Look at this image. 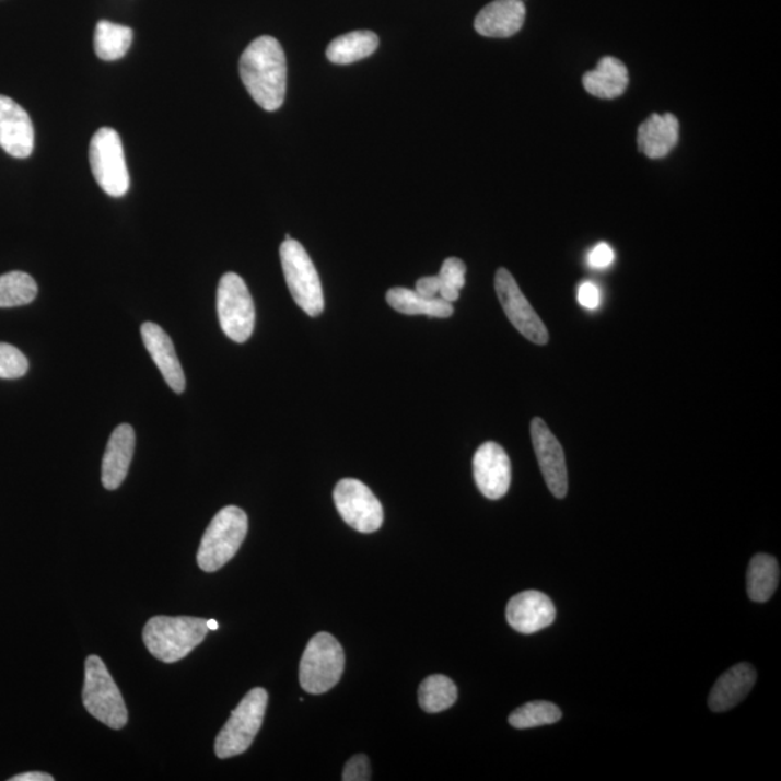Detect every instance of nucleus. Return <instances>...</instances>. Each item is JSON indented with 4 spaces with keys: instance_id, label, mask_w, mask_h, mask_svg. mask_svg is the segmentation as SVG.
Masks as SVG:
<instances>
[{
    "instance_id": "1",
    "label": "nucleus",
    "mask_w": 781,
    "mask_h": 781,
    "mask_svg": "<svg viewBox=\"0 0 781 781\" xmlns=\"http://www.w3.org/2000/svg\"><path fill=\"white\" fill-rule=\"evenodd\" d=\"M242 82L264 110L280 109L287 92V60L281 44L259 37L248 45L240 61Z\"/></svg>"
},
{
    "instance_id": "2",
    "label": "nucleus",
    "mask_w": 781,
    "mask_h": 781,
    "mask_svg": "<svg viewBox=\"0 0 781 781\" xmlns=\"http://www.w3.org/2000/svg\"><path fill=\"white\" fill-rule=\"evenodd\" d=\"M208 619L195 617H154L143 628V643L156 660L179 662L208 636Z\"/></svg>"
},
{
    "instance_id": "3",
    "label": "nucleus",
    "mask_w": 781,
    "mask_h": 781,
    "mask_svg": "<svg viewBox=\"0 0 781 781\" xmlns=\"http://www.w3.org/2000/svg\"><path fill=\"white\" fill-rule=\"evenodd\" d=\"M248 534V515L240 506L229 505L210 521L201 538L197 563L205 572L212 573L231 562Z\"/></svg>"
},
{
    "instance_id": "4",
    "label": "nucleus",
    "mask_w": 781,
    "mask_h": 781,
    "mask_svg": "<svg viewBox=\"0 0 781 781\" xmlns=\"http://www.w3.org/2000/svg\"><path fill=\"white\" fill-rule=\"evenodd\" d=\"M84 667V708L102 724L123 730L128 724V709L106 664L98 655H89Z\"/></svg>"
},
{
    "instance_id": "5",
    "label": "nucleus",
    "mask_w": 781,
    "mask_h": 781,
    "mask_svg": "<svg viewBox=\"0 0 781 781\" xmlns=\"http://www.w3.org/2000/svg\"><path fill=\"white\" fill-rule=\"evenodd\" d=\"M345 671V653L329 632H318L308 641L300 662V685L307 693L329 692Z\"/></svg>"
},
{
    "instance_id": "6",
    "label": "nucleus",
    "mask_w": 781,
    "mask_h": 781,
    "mask_svg": "<svg viewBox=\"0 0 781 781\" xmlns=\"http://www.w3.org/2000/svg\"><path fill=\"white\" fill-rule=\"evenodd\" d=\"M280 258L287 287L295 304L310 317L320 316L325 310V298H323L320 277L307 250L299 241L291 237L282 242Z\"/></svg>"
},
{
    "instance_id": "7",
    "label": "nucleus",
    "mask_w": 781,
    "mask_h": 781,
    "mask_svg": "<svg viewBox=\"0 0 781 781\" xmlns=\"http://www.w3.org/2000/svg\"><path fill=\"white\" fill-rule=\"evenodd\" d=\"M268 693L263 688H255L245 695L231 718L220 731L214 753L222 760L241 756L253 745L267 711Z\"/></svg>"
},
{
    "instance_id": "8",
    "label": "nucleus",
    "mask_w": 781,
    "mask_h": 781,
    "mask_svg": "<svg viewBox=\"0 0 781 781\" xmlns=\"http://www.w3.org/2000/svg\"><path fill=\"white\" fill-rule=\"evenodd\" d=\"M90 167L102 190L112 197H123L129 190V172L123 141L112 128H101L93 135L89 150Z\"/></svg>"
},
{
    "instance_id": "9",
    "label": "nucleus",
    "mask_w": 781,
    "mask_h": 781,
    "mask_svg": "<svg viewBox=\"0 0 781 781\" xmlns=\"http://www.w3.org/2000/svg\"><path fill=\"white\" fill-rule=\"evenodd\" d=\"M218 314L220 327L229 339L245 343L254 334L255 305L253 295L241 276L226 272L218 287Z\"/></svg>"
},
{
    "instance_id": "10",
    "label": "nucleus",
    "mask_w": 781,
    "mask_h": 781,
    "mask_svg": "<svg viewBox=\"0 0 781 781\" xmlns=\"http://www.w3.org/2000/svg\"><path fill=\"white\" fill-rule=\"evenodd\" d=\"M334 500L340 517L357 532L374 533L383 527V505L361 480H339L334 491Z\"/></svg>"
},
{
    "instance_id": "11",
    "label": "nucleus",
    "mask_w": 781,
    "mask_h": 781,
    "mask_svg": "<svg viewBox=\"0 0 781 781\" xmlns=\"http://www.w3.org/2000/svg\"><path fill=\"white\" fill-rule=\"evenodd\" d=\"M496 291L506 317L525 339L536 345L549 342V331H547L545 323L525 299L509 269H498Z\"/></svg>"
},
{
    "instance_id": "12",
    "label": "nucleus",
    "mask_w": 781,
    "mask_h": 781,
    "mask_svg": "<svg viewBox=\"0 0 781 781\" xmlns=\"http://www.w3.org/2000/svg\"><path fill=\"white\" fill-rule=\"evenodd\" d=\"M529 430H532L534 452H536L543 478H545L550 492L562 500L569 491L568 466H566L562 444L540 417L533 419Z\"/></svg>"
},
{
    "instance_id": "13",
    "label": "nucleus",
    "mask_w": 781,
    "mask_h": 781,
    "mask_svg": "<svg viewBox=\"0 0 781 781\" xmlns=\"http://www.w3.org/2000/svg\"><path fill=\"white\" fill-rule=\"evenodd\" d=\"M474 478L483 497L501 500L511 485V461L504 447L496 442L483 443L474 456Z\"/></svg>"
},
{
    "instance_id": "14",
    "label": "nucleus",
    "mask_w": 781,
    "mask_h": 781,
    "mask_svg": "<svg viewBox=\"0 0 781 781\" xmlns=\"http://www.w3.org/2000/svg\"><path fill=\"white\" fill-rule=\"evenodd\" d=\"M505 617L515 631L534 634L555 622L556 607L543 592L525 591L510 599Z\"/></svg>"
},
{
    "instance_id": "15",
    "label": "nucleus",
    "mask_w": 781,
    "mask_h": 781,
    "mask_svg": "<svg viewBox=\"0 0 781 781\" xmlns=\"http://www.w3.org/2000/svg\"><path fill=\"white\" fill-rule=\"evenodd\" d=\"M35 132L30 115L11 97L0 96V148L15 159H28Z\"/></svg>"
},
{
    "instance_id": "16",
    "label": "nucleus",
    "mask_w": 781,
    "mask_h": 781,
    "mask_svg": "<svg viewBox=\"0 0 781 781\" xmlns=\"http://www.w3.org/2000/svg\"><path fill=\"white\" fill-rule=\"evenodd\" d=\"M141 335L143 345L163 374L165 383L172 387L174 393L182 394L186 389V376H184L172 338L159 325L151 322L143 323Z\"/></svg>"
},
{
    "instance_id": "17",
    "label": "nucleus",
    "mask_w": 781,
    "mask_h": 781,
    "mask_svg": "<svg viewBox=\"0 0 781 781\" xmlns=\"http://www.w3.org/2000/svg\"><path fill=\"white\" fill-rule=\"evenodd\" d=\"M524 20L523 0H493L478 13L475 30L483 37L509 38L523 28Z\"/></svg>"
},
{
    "instance_id": "18",
    "label": "nucleus",
    "mask_w": 781,
    "mask_h": 781,
    "mask_svg": "<svg viewBox=\"0 0 781 781\" xmlns=\"http://www.w3.org/2000/svg\"><path fill=\"white\" fill-rule=\"evenodd\" d=\"M135 452V432L132 426L120 424L107 442L102 462L103 487L114 491L123 485L129 473Z\"/></svg>"
},
{
    "instance_id": "19",
    "label": "nucleus",
    "mask_w": 781,
    "mask_h": 781,
    "mask_svg": "<svg viewBox=\"0 0 781 781\" xmlns=\"http://www.w3.org/2000/svg\"><path fill=\"white\" fill-rule=\"evenodd\" d=\"M756 668L748 663H739L716 680L709 695V708L713 712H726L737 707L756 685Z\"/></svg>"
},
{
    "instance_id": "20",
    "label": "nucleus",
    "mask_w": 781,
    "mask_h": 781,
    "mask_svg": "<svg viewBox=\"0 0 781 781\" xmlns=\"http://www.w3.org/2000/svg\"><path fill=\"white\" fill-rule=\"evenodd\" d=\"M679 120L675 115H651L639 128V148L651 160L664 159L679 142Z\"/></svg>"
},
{
    "instance_id": "21",
    "label": "nucleus",
    "mask_w": 781,
    "mask_h": 781,
    "mask_svg": "<svg viewBox=\"0 0 781 781\" xmlns=\"http://www.w3.org/2000/svg\"><path fill=\"white\" fill-rule=\"evenodd\" d=\"M583 88L592 96L615 98L621 96L628 88V70L622 61L614 57H604L594 71L583 75Z\"/></svg>"
},
{
    "instance_id": "22",
    "label": "nucleus",
    "mask_w": 781,
    "mask_h": 781,
    "mask_svg": "<svg viewBox=\"0 0 781 781\" xmlns=\"http://www.w3.org/2000/svg\"><path fill=\"white\" fill-rule=\"evenodd\" d=\"M387 303L395 312L407 314V316L423 314L429 317L447 318L455 313L452 303L444 302L440 298L426 299L416 290L404 289V287L388 290Z\"/></svg>"
},
{
    "instance_id": "23",
    "label": "nucleus",
    "mask_w": 781,
    "mask_h": 781,
    "mask_svg": "<svg viewBox=\"0 0 781 781\" xmlns=\"http://www.w3.org/2000/svg\"><path fill=\"white\" fill-rule=\"evenodd\" d=\"M380 38L371 31H353L335 38L327 47V60L334 65H352L372 56L378 48Z\"/></svg>"
},
{
    "instance_id": "24",
    "label": "nucleus",
    "mask_w": 781,
    "mask_h": 781,
    "mask_svg": "<svg viewBox=\"0 0 781 781\" xmlns=\"http://www.w3.org/2000/svg\"><path fill=\"white\" fill-rule=\"evenodd\" d=\"M780 581L779 562L773 556H754L748 566L747 592L754 603H767L778 590Z\"/></svg>"
},
{
    "instance_id": "25",
    "label": "nucleus",
    "mask_w": 781,
    "mask_h": 781,
    "mask_svg": "<svg viewBox=\"0 0 781 781\" xmlns=\"http://www.w3.org/2000/svg\"><path fill=\"white\" fill-rule=\"evenodd\" d=\"M133 33L129 26L101 21L94 33V51L103 61H116L127 56Z\"/></svg>"
},
{
    "instance_id": "26",
    "label": "nucleus",
    "mask_w": 781,
    "mask_h": 781,
    "mask_svg": "<svg viewBox=\"0 0 781 781\" xmlns=\"http://www.w3.org/2000/svg\"><path fill=\"white\" fill-rule=\"evenodd\" d=\"M457 699V688L447 676L433 675L420 685L419 702L428 713L446 711Z\"/></svg>"
},
{
    "instance_id": "27",
    "label": "nucleus",
    "mask_w": 781,
    "mask_h": 781,
    "mask_svg": "<svg viewBox=\"0 0 781 781\" xmlns=\"http://www.w3.org/2000/svg\"><path fill=\"white\" fill-rule=\"evenodd\" d=\"M37 294V282L28 273L12 271L0 276V308L33 303Z\"/></svg>"
},
{
    "instance_id": "28",
    "label": "nucleus",
    "mask_w": 781,
    "mask_h": 781,
    "mask_svg": "<svg viewBox=\"0 0 781 781\" xmlns=\"http://www.w3.org/2000/svg\"><path fill=\"white\" fill-rule=\"evenodd\" d=\"M562 720V711L555 703L537 700L515 709L509 718L511 726L517 730L536 728V726L556 724Z\"/></svg>"
},
{
    "instance_id": "29",
    "label": "nucleus",
    "mask_w": 781,
    "mask_h": 781,
    "mask_svg": "<svg viewBox=\"0 0 781 781\" xmlns=\"http://www.w3.org/2000/svg\"><path fill=\"white\" fill-rule=\"evenodd\" d=\"M466 265L459 258H447L439 272V298L447 303H455L459 299L461 290L465 287Z\"/></svg>"
},
{
    "instance_id": "30",
    "label": "nucleus",
    "mask_w": 781,
    "mask_h": 781,
    "mask_svg": "<svg viewBox=\"0 0 781 781\" xmlns=\"http://www.w3.org/2000/svg\"><path fill=\"white\" fill-rule=\"evenodd\" d=\"M28 359L20 349L9 343H0V378H21L28 372Z\"/></svg>"
},
{
    "instance_id": "31",
    "label": "nucleus",
    "mask_w": 781,
    "mask_h": 781,
    "mask_svg": "<svg viewBox=\"0 0 781 781\" xmlns=\"http://www.w3.org/2000/svg\"><path fill=\"white\" fill-rule=\"evenodd\" d=\"M343 781H370L371 780V765L370 758L363 756V754H358L350 758L345 766Z\"/></svg>"
},
{
    "instance_id": "32",
    "label": "nucleus",
    "mask_w": 781,
    "mask_h": 781,
    "mask_svg": "<svg viewBox=\"0 0 781 781\" xmlns=\"http://www.w3.org/2000/svg\"><path fill=\"white\" fill-rule=\"evenodd\" d=\"M615 254L614 249L610 248L608 244H598L594 249L591 250L590 257H587V264L595 269L608 268L610 264L614 263Z\"/></svg>"
},
{
    "instance_id": "33",
    "label": "nucleus",
    "mask_w": 781,
    "mask_h": 781,
    "mask_svg": "<svg viewBox=\"0 0 781 781\" xmlns=\"http://www.w3.org/2000/svg\"><path fill=\"white\" fill-rule=\"evenodd\" d=\"M578 303L587 310H596L601 304V291L594 282H583L578 290Z\"/></svg>"
},
{
    "instance_id": "34",
    "label": "nucleus",
    "mask_w": 781,
    "mask_h": 781,
    "mask_svg": "<svg viewBox=\"0 0 781 781\" xmlns=\"http://www.w3.org/2000/svg\"><path fill=\"white\" fill-rule=\"evenodd\" d=\"M415 290L426 299H438L440 293L439 277L433 276L420 278V280L417 281Z\"/></svg>"
},
{
    "instance_id": "35",
    "label": "nucleus",
    "mask_w": 781,
    "mask_h": 781,
    "mask_svg": "<svg viewBox=\"0 0 781 781\" xmlns=\"http://www.w3.org/2000/svg\"><path fill=\"white\" fill-rule=\"evenodd\" d=\"M9 781H54L53 776L39 773V771H31V773L18 774Z\"/></svg>"
},
{
    "instance_id": "36",
    "label": "nucleus",
    "mask_w": 781,
    "mask_h": 781,
    "mask_svg": "<svg viewBox=\"0 0 781 781\" xmlns=\"http://www.w3.org/2000/svg\"><path fill=\"white\" fill-rule=\"evenodd\" d=\"M208 628L209 630L217 631L219 628L218 621H214V619H208Z\"/></svg>"
}]
</instances>
